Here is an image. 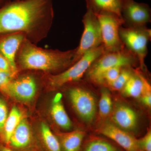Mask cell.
Segmentation results:
<instances>
[{"label": "cell", "mask_w": 151, "mask_h": 151, "mask_svg": "<svg viewBox=\"0 0 151 151\" xmlns=\"http://www.w3.org/2000/svg\"><path fill=\"white\" fill-rule=\"evenodd\" d=\"M52 0H15L0 9V35L45 33L53 18Z\"/></svg>", "instance_id": "6da1fadb"}, {"label": "cell", "mask_w": 151, "mask_h": 151, "mask_svg": "<svg viewBox=\"0 0 151 151\" xmlns=\"http://www.w3.org/2000/svg\"><path fill=\"white\" fill-rule=\"evenodd\" d=\"M21 45L18 60L23 69L54 71L73 64L76 49L66 51L46 50L36 46L26 39Z\"/></svg>", "instance_id": "7a4b0ae2"}, {"label": "cell", "mask_w": 151, "mask_h": 151, "mask_svg": "<svg viewBox=\"0 0 151 151\" xmlns=\"http://www.w3.org/2000/svg\"><path fill=\"white\" fill-rule=\"evenodd\" d=\"M137 61V58L124 46L117 51L105 52L92 63L87 76L92 82L102 84L103 76L109 69L117 66L129 67Z\"/></svg>", "instance_id": "3957f363"}, {"label": "cell", "mask_w": 151, "mask_h": 151, "mask_svg": "<svg viewBox=\"0 0 151 151\" xmlns=\"http://www.w3.org/2000/svg\"><path fill=\"white\" fill-rule=\"evenodd\" d=\"M105 52L103 45L87 52L65 71L52 76L49 78L50 86L58 88L67 83L79 80L94 61Z\"/></svg>", "instance_id": "277c9868"}, {"label": "cell", "mask_w": 151, "mask_h": 151, "mask_svg": "<svg viewBox=\"0 0 151 151\" xmlns=\"http://www.w3.org/2000/svg\"><path fill=\"white\" fill-rule=\"evenodd\" d=\"M119 35L124 46L136 57L143 68L147 54L151 30L147 27H129L122 26L119 30Z\"/></svg>", "instance_id": "5b68a950"}, {"label": "cell", "mask_w": 151, "mask_h": 151, "mask_svg": "<svg viewBox=\"0 0 151 151\" xmlns=\"http://www.w3.org/2000/svg\"><path fill=\"white\" fill-rule=\"evenodd\" d=\"M82 21L84 31L79 45L76 48L73 64L87 52L103 45L100 25L96 14L87 9Z\"/></svg>", "instance_id": "8992f818"}, {"label": "cell", "mask_w": 151, "mask_h": 151, "mask_svg": "<svg viewBox=\"0 0 151 151\" xmlns=\"http://www.w3.org/2000/svg\"><path fill=\"white\" fill-rule=\"evenodd\" d=\"M95 14L100 24L105 52L117 51L123 48L124 45L119 35L120 27L124 24L122 18L116 14L107 12Z\"/></svg>", "instance_id": "52a82bcc"}, {"label": "cell", "mask_w": 151, "mask_h": 151, "mask_svg": "<svg viewBox=\"0 0 151 151\" xmlns=\"http://www.w3.org/2000/svg\"><path fill=\"white\" fill-rule=\"evenodd\" d=\"M125 27H144L151 21V10L147 4L126 0L122 12Z\"/></svg>", "instance_id": "ba28073f"}, {"label": "cell", "mask_w": 151, "mask_h": 151, "mask_svg": "<svg viewBox=\"0 0 151 151\" xmlns=\"http://www.w3.org/2000/svg\"><path fill=\"white\" fill-rule=\"evenodd\" d=\"M69 98L74 110L85 122L93 121L96 111V103L93 95L86 89L75 87L70 89Z\"/></svg>", "instance_id": "9c48e42d"}, {"label": "cell", "mask_w": 151, "mask_h": 151, "mask_svg": "<svg viewBox=\"0 0 151 151\" xmlns=\"http://www.w3.org/2000/svg\"><path fill=\"white\" fill-rule=\"evenodd\" d=\"M98 132L114 141L126 151H142L137 139L114 124L105 123L99 128Z\"/></svg>", "instance_id": "30bf717a"}, {"label": "cell", "mask_w": 151, "mask_h": 151, "mask_svg": "<svg viewBox=\"0 0 151 151\" xmlns=\"http://www.w3.org/2000/svg\"><path fill=\"white\" fill-rule=\"evenodd\" d=\"M36 91L35 79L32 76L27 75L12 81L8 94L20 101L28 102L33 99Z\"/></svg>", "instance_id": "8fae6325"}, {"label": "cell", "mask_w": 151, "mask_h": 151, "mask_svg": "<svg viewBox=\"0 0 151 151\" xmlns=\"http://www.w3.org/2000/svg\"><path fill=\"white\" fill-rule=\"evenodd\" d=\"M25 39L23 33L16 32L0 40V52L9 61L14 76L17 73L16 63L17 53Z\"/></svg>", "instance_id": "7c38bea8"}, {"label": "cell", "mask_w": 151, "mask_h": 151, "mask_svg": "<svg viewBox=\"0 0 151 151\" xmlns=\"http://www.w3.org/2000/svg\"><path fill=\"white\" fill-rule=\"evenodd\" d=\"M33 138L26 120L23 119L15 129L6 146L13 150H25L32 147Z\"/></svg>", "instance_id": "4fadbf2b"}, {"label": "cell", "mask_w": 151, "mask_h": 151, "mask_svg": "<svg viewBox=\"0 0 151 151\" xmlns=\"http://www.w3.org/2000/svg\"><path fill=\"white\" fill-rule=\"evenodd\" d=\"M112 119L117 127L125 131L134 130L137 124V113L126 105L117 106L113 112Z\"/></svg>", "instance_id": "5bb4252c"}, {"label": "cell", "mask_w": 151, "mask_h": 151, "mask_svg": "<svg viewBox=\"0 0 151 151\" xmlns=\"http://www.w3.org/2000/svg\"><path fill=\"white\" fill-rule=\"evenodd\" d=\"M126 0H86V8L95 14L107 12L122 17V12Z\"/></svg>", "instance_id": "9a60e30c"}, {"label": "cell", "mask_w": 151, "mask_h": 151, "mask_svg": "<svg viewBox=\"0 0 151 151\" xmlns=\"http://www.w3.org/2000/svg\"><path fill=\"white\" fill-rule=\"evenodd\" d=\"M62 95L57 93L55 95L50 108V113L52 119L59 127L63 129H70L72 123L65 111L62 102Z\"/></svg>", "instance_id": "2e32d148"}, {"label": "cell", "mask_w": 151, "mask_h": 151, "mask_svg": "<svg viewBox=\"0 0 151 151\" xmlns=\"http://www.w3.org/2000/svg\"><path fill=\"white\" fill-rule=\"evenodd\" d=\"M85 134L83 131L76 130L68 133H61L56 136L62 151H79Z\"/></svg>", "instance_id": "e0dca14e"}, {"label": "cell", "mask_w": 151, "mask_h": 151, "mask_svg": "<svg viewBox=\"0 0 151 151\" xmlns=\"http://www.w3.org/2000/svg\"><path fill=\"white\" fill-rule=\"evenodd\" d=\"M22 119V114L20 111L17 107H13L4 126L2 140L6 143V145L8 144L13 133Z\"/></svg>", "instance_id": "ac0fdd59"}, {"label": "cell", "mask_w": 151, "mask_h": 151, "mask_svg": "<svg viewBox=\"0 0 151 151\" xmlns=\"http://www.w3.org/2000/svg\"><path fill=\"white\" fill-rule=\"evenodd\" d=\"M40 137L45 151H62L58 139L45 123L41 124Z\"/></svg>", "instance_id": "d6986e66"}, {"label": "cell", "mask_w": 151, "mask_h": 151, "mask_svg": "<svg viewBox=\"0 0 151 151\" xmlns=\"http://www.w3.org/2000/svg\"><path fill=\"white\" fill-rule=\"evenodd\" d=\"M143 83L139 72L132 74L123 88L124 94L129 97L138 98L142 93Z\"/></svg>", "instance_id": "ffe728a7"}, {"label": "cell", "mask_w": 151, "mask_h": 151, "mask_svg": "<svg viewBox=\"0 0 151 151\" xmlns=\"http://www.w3.org/2000/svg\"><path fill=\"white\" fill-rule=\"evenodd\" d=\"M84 151H119L116 146L101 139L89 141L84 147Z\"/></svg>", "instance_id": "44dd1931"}, {"label": "cell", "mask_w": 151, "mask_h": 151, "mask_svg": "<svg viewBox=\"0 0 151 151\" xmlns=\"http://www.w3.org/2000/svg\"><path fill=\"white\" fill-rule=\"evenodd\" d=\"M113 103L110 93L106 89L101 92L99 103V113L102 118L109 116L112 111Z\"/></svg>", "instance_id": "7402d4cb"}, {"label": "cell", "mask_w": 151, "mask_h": 151, "mask_svg": "<svg viewBox=\"0 0 151 151\" xmlns=\"http://www.w3.org/2000/svg\"><path fill=\"white\" fill-rule=\"evenodd\" d=\"M127 67H128L123 68L116 80L111 84H108L113 90L118 91L123 89L133 74L132 71Z\"/></svg>", "instance_id": "603a6c76"}, {"label": "cell", "mask_w": 151, "mask_h": 151, "mask_svg": "<svg viewBox=\"0 0 151 151\" xmlns=\"http://www.w3.org/2000/svg\"><path fill=\"white\" fill-rule=\"evenodd\" d=\"M142 80L143 89L141 95V99L143 103L147 107L150 108L151 106V87L149 81L143 75L139 73Z\"/></svg>", "instance_id": "cb8c5ba5"}, {"label": "cell", "mask_w": 151, "mask_h": 151, "mask_svg": "<svg viewBox=\"0 0 151 151\" xmlns=\"http://www.w3.org/2000/svg\"><path fill=\"white\" fill-rule=\"evenodd\" d=\"M123 68L117 66L109 69L105 72L103 76V83L105 82L108 84H111L116 80Z\"/></svg>", "instance_id": "d4e9b609"}, {"label": "cell", "mask_w": 151, "mask_h": 151, "mask_svg": "<svg viewBox=\"0 0 151 151\" xmlns=\"http://www.w3.org/2000/svg\"><path fill=\"white\" fill-rule=\"evenodd\" d=\"M13 76L8 73L0 70V90L8 94L9 86Z\"/></svg>", "instance_id": "484cf974"}, {"label": "cell", "mask_w": 151, "mask_h": 151, "mask_svg": "<svg viewBox=\"0 0 151 151\" xmlns=\"http://www.w3.org/2000/svg\"><path fill=\"white\" fill-rule=\"evenodd\" d=\"M7 107L2 99L0 98V136L3 139L4 126L8 116Z\"/></svg>", "instance_id": "4316f807"}, {"label": "cell", "mask_w": 151, "mask_h": 151, "mask_svg": "<svg viewBox=\"0 0 151 151\" xmlns=\"http://www.w3.org/2000/svg\"><path fill=\"white\" fill-rule=\"evenodd\" d=\"M138 140L141 151H151V130H149L143 137Z\"/></svg>", "instance_id": "83f0119b"}, {"label": "cell", "mask_w": 151, "mask_h": 151, "mask_svg": "<svg viewBox=\"0 0 151 151\" xmlns=\"http://www.w3.org/2000/svg\"><path fill=\"white\" fill-rule=\"evenodd\" d=\"M0 70L10 73L13 77L15 76L9 61L7 60L1 54H0Z\"/></svg>", "instance_id": "f1b7e54d"}, {"label": "cell", "mask_w": 151, "mask_h": 151, "mask_svg": "<svg viewBox=\"0 0 151 151\" xmlns=\"http://www.w3.org/2000/svg\"><path fill=\"white\" fill-rule=\"evenodd\" d=\"M0 151H15L12 150L6 146L0 145Z\"/></svg>", "instance_id": "f546056e"}, {"label": "cell", "mask_w": 151, "mask_h": 151, "mask_svg": "<svg viewBox=\"0 0 151 151\" xmlns=\"http://www.w3.org/2000/svg\"><path fill=\"white\" fill-rule=\"evenodd\" d=\"M8 1H9V0H8Z\"/></svg>", "instance_id": "4dcf8cb0"}]
</instances>
